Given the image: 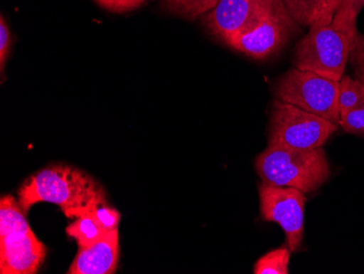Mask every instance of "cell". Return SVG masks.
Instances as JSON below:
<instances>
[{
  "label": "cell",
  "instance_id": "6da1fadb",
  "mask_svg": "<svg viewBox=\"0 0 364 274\" xmlns=\"http://www.w3.org/2000/svg\"><path fill=\"white\" fill-rule=\"evenodd\" d=\"M20 206L28 212L33 204H57L69 218L87 214L94 202L105 197L91 176L67 165L47 167L33 175L18 191Z\"/></svg>",
  "mask_w": 364,
  "mask_h": 274
},
{
  "label": "cell",
  "instance_id": "7a4b0ae2",
  "mask_svg": "<svg viewBox=\"0 0 364 274\" xmlns=\"http://www.w3.org/2000/svg\"><path fill=\"white\" fill-rule=\"evenodd\" d=\"M262 184L292 187L304 194L316 191L331 175L323 148L312 150L267 147L255 159Z\"/></svg>",
  "mask_w": 364,
  "mask_h": 274
},
{
  "label": "cell",
  "instance_id": "3957f363",
  "mask_svg": "<svg viewBox=\"0 0 364 274\" xmlns=\"http://www.w3.org/2000/svg\"><path fill=\"white\" fill-rule=\"evenodd\" d=\"M351 40L332 23H316L296 43L294 66L339 81L350 56Z\"/></svg>",
  "mask_w": 364,
  "mask_h": 274
},
{
  "label": "cell",
  "instance_id": "277c9868",
  "mask_svg": "<svg viewBox=\"0 0 364 274\" xmlns=\"http://www.w3.org/2000/svg\"><path fill=\"white\" fill-rule=\"evenodd\" d=\"M337 129V125L320 116L275 99L269 115L267 147L299 150L322 148Z\"/></svg>",
  "mask_w": 364,
  "mask_h": 274
},
{
  "label": "cell",
  "instance_id": "5b68a950",
  "mask_svg": "<svg viewBox=\"0 0 364 274\" xmlns=\"http://www.w3.org/2000/svg\"><path fill=\"white\" fill-rule=\"evenodd\" d=\"M274 93L275 99L339 126V81L313 71L292 68L277 80Z\"/></svg>",
  "mask_w": 364,
  "mask_h": 274
},
{
  "label": "cell",
  "instance_id": "8992f818",
  "mask_svg": "<svg viewBox=\"0 0 364 274\" xmlns=\"http://www.w3.org/2000/svg\"><path fill=\"white\" fill-rule=\"evenodd\" d=\"M300 28L283 0H273L252 30L230 38L225 45L255 60H263L278 54Z\"/></svg>",
  "mask_w": 364,
  "mask_h": 274
},
{
  "label": "cell",
  "instance_id": "52a82bcc",
  "mask_svg": "<svg viewBox=\"0 0 364 274\" xmlns=\"http://www.w3.org/2000/svg\"><path fill=\"white\" fill-rule=\"evenodd\" d=\"M259 197L262 218L277 223L285 233L288 248L298 251L304 235L306 194L296 188L261 184Z\"/></svg>",
  "mask_w": 364,
  "mask_h": 274
},
{
  "label": "cell",
  "instance_id": "ba28073f",
  "mask_svg": "<svg viewBox=\"0 0 364 274\" xmlns=\"http://www.w3.org/2000/svg\"><path fill=\"white\" fill-rule=\"evenodd\" d=\"M273 0H220L202 17L210 36L222 43L247 33L259 23Z\"/></svg>",
  "mask_w": 364,
  "mask_h": 274
},
{
  "label": "cell",
  "instance_id": "9c48e42d",
  "mask_svg": "<svg viewBox=\"0 0 364 274\" xmlns=\"http://www.w3.org/2000/svg\"><path fill=\"white\" fill-rule=\"evenodd\" d=\"M46 255V248L32 230L0 237V273L34 274Z\"/></svg>",
  "mask_w": 364,
  "mask_h": 274
},
{
  "label": "cell",
  "instance_id": "30bf717a",
  "mask_svg": "<svg viewBox=\"0 0 364 274\" xmlns=\"http://www.w3.org/2000/svg\"><path fill=\"white\" fill-rule=\"evenodd\" d=\"M119 261V233L107 232L89 246L79 247L68 274H112Z\"/></svg>",
  "mask_w": 364,
  "mask_h": 274
},
{
  "label": "cell",
  "instance_id": "8fae6325",
  "mask_svg": "<svg viewBox=\"0 0 364 274\" xmlns=\"http://www.w3.org/2000/svg\"><path fill=\"white\" fill-rule=\"evenodd\" d=\"M294 21L301 28L331 24L341 0H283Z\"/></svg>",
  "mask_w": 364,
  "mask_h": 274
},
{
  "label": "cell",
  "instance_id": "7c38bea8",
  "mask_svg": "<svg viewBox=\"0 0 364 274\" xmlns=\"http://www.w3.org/2000/svg\"><path fill=\"white\" fill-rule=\"evenodd\" d=\"M26 212L12 196H3L0 200V237L30 231Z\"/></svg>",
  "mask_w": 364,
  "mask_h": 274
},
{
  "label": "cell",
  "instance_id": "4fadbf2b",
  "mask_svg": "<svg viewBox=\"0 0 364 274\" xmlns=\"http://www.w3.org/2000/svg\"><path fill=\"white\" fill-rule=\"evenodd\" d=\"M220 0H161L164 11L194 21L212 11Z\"/></svg>",
  "mask_w": 364,
  "mask_h": 274
},
{
  "label": "cell",
  "instance_id": "5bb4252c",
  "mask_svg": "<svg viewBox=\"0 0 364 274\" xmlns=\"http://www.w3.org/2000/svg\"><path fill=\"white\" fill-rule=\"evenodd\" d=\"M65 233L75 239L77 246L85 247L101 239L107 232L91 214H87L75 218L68 228H65Z\"/></svg>",
  "mask_w": 364,
  "mask_h": 274
},
{
  "label": "cell",
  "instance_id": "9a60e30c",
  "mask_svg": "<svg viewBox=\"0 0 364 274\" xmlns=\"http://www.w3.org/2000/svg\"><path fill=\"white\" fill-rule=\"evenodd\" d=\"M363 7L364 0H341L335 12L333 26L353 40L358 32V16Z\"/></svg>",
  "mask_w": 364,
  "mask_h": 274
},
{
  "label": "cell",
  "instance_id": "2e32d148",
  "mask_svg": "<svg viewBox=\"0 0 364 274\" xmlns=\"http://www.w3.org/2000/svg\"><path fill=\"white\" fill-rule=\"evenodd\" d=\"M338 105L341 115L364 105V85L351 75L339 80Z\"/></svg>",
  "mask_w": 364,
  "mask_h": 274
},
{
  "label": "cell",
  "instance_id": "e0dca14e",
  "mask_svg": "<svg viewBox=\"0 0 364 274\" xmlns=\"http://www.w3.org/2000/svg\"><path fill=\"white\" fill-rule=\"evenodd\" d=\"M292 251L285 247L265 253L255 265V274H288L289 273L290 255Z\"/></svg>",
  "mask_w": 364,
  "mask_h": 274
},
{
  "label": "cell",
  "instance_id": "ac0fdd59",
  "mask_svg": "<svg viewBox=\"0 0 364 274\" xmlns=\"http://www.w3.org/2000/svg\"><path fill=\"white\" fill-rule=\"evenodd\" d=\"M87 214H91L106 232L118 230L120 214L108 204L106 196L94 202Z\"/></svg>",
  "mask_w": 364,
  "mask_h": 274
},
{
  "label": "cell",
  "instance_id": "d6986e66",
  "mask_svg": "<svg viewBox=\"0 0 364 274\" xmlns=\"http://www.w3.org/2000/svg\"><path fill=\"white\" fill-rule=\"evenodd\" d=\"M348 63L353 77L364 85V36L359 31L351 42Z\"/></svg>",
  "mask_w": 364,
  "mask_h": 274
},
{
  "label": "cell",
  "instance_id": "ffe728a7",
  "mask_svg": "<svg viewBox=\"0 0 364 274\" xmlns=\"http://www.w3.org/2000/svg\"><path fill=\"white\" fill-rule=\"evenodd\" d=\"M339 126L348 134H364V105L341 115Z\"/></svg>",
  "mask_w": 364,
  "mask_h": 274
},
{
  "label": "cell",
  "instance_id": "44dd1931",
  "mask_svg": "<svg viewBox=\"0 0 364 274\" xmlns=\"http://www.w3.org/2000/svg\"><path fill=\"white\" fill-rule=\"evenodd\" d=\"M95 1L108 11L124 14L141 7L149 0H95Z\"/></svg>",
  "mask_w": 364,
  "mask_h": 274
},
{
  "label": "cell",
  "instance_id": "7402d4cb",
  "mask_svg": "<svg viewBox=\"0 0 364 274\" xmlns=\"http://www.w3.org/2000/svg\"><path fill=\"white\" fill-rule=\"evenodd\" d=\"M11 44V33L6 23L5 18L1 16V19H0V67H1V73L5 71V65L7 63L8 57H9Z\"/></svg>",
  "mask_w": 364,
  "mask_h": 274
}]
</instances>
